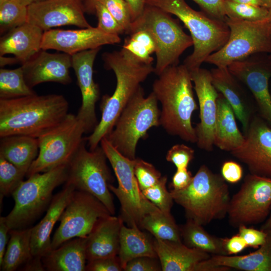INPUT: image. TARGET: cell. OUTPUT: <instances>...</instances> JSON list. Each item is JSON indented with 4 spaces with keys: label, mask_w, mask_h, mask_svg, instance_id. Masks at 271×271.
<instances>
[{
    "label": "cell",
    "mask_w": 271,
    "mask_h": 271,
    "mask_svg": "<svg viewBox=\"0 0 271 271\" xmlns=\"http://www.w3.org/2000/svg\"><path fill=\"white\" fill-rule=\"evenodd\" d=\"M225 22L230 30L228 39L205 62L217 67H228L252 55L271 53V23L267 19L247 21L226 17Z\"/></svg>",
    "instance_id": "8fae6325"
},
{
    "label": "cell",
    "mask_w": 271,
    "mask_h": 271,
    "mask_svg": "<svg viewBox=\"0 0 271 271\" xmlns=\"http://www.w3.org/2000/svg\"><path fill=\"white\" fill-rule=\"evenodd\" d=\"M119 36L107 34L97 27L80 30L51 29L44 33L42 49H54L73 55L105 45L120 43Z\"/></svg>",
    "instance_id": "d6986e66"
},
{
    "label": "cell",
    "mask_w": 271,
    "mask_h": 271,
    "mask_svg": "<svg viewBox=\"0 0 271 271\" xmlns=\"http://www.w3.org/2000/svg\"><path fill=\"white\" fill-rule=\"evenodd\" d=\"M267 19L271 23V8L268 9V14Z\"/></svg>",
    "instance_id": "94428289"
},
{
    "label": "cell",
    "mask_w": 271,
    "mask_h": 271,
    "mask_svg": "<svg viewBox=\"0 0 271 271\" xmlns=\"http://www.w3.org/2000/svg\"><path fill=\"white\" fill-rule=\"evenodd\" d=\"M87 238L77 237L50 250L41 260L48 271H84L87 262L86 253Z\"/></svg>",
    "instance_id": "83f0119b"
},
{
    "label": "cell",
    "mask_w": 271,
    "mask_h": 271,
    "mask_svg": "<svg viewBox=\"0 0 271 271\" xmlns=\"http://www.w3.org/2000/svg\"><path fill=\"white\" fill-rule=\"evenodd\" d=\"M167 181L166 176L162 177L155 185L142 191L144 196L161 211L171 213L174 200L166 188Z\"/></svg>",
    "instance_id": "ab89813d"
},
{
    "label": "cell",
    "mask_w": 271,
    "mask_h": 271,
    "mask_svg": "<svg viewBox=\"0 0 271 271\" xmlns=\"http://www.w3.org/2000/svg\"><path fill=\"white\" fill-rule=\"evenodd\" d=\"M95 13L98 19L97 27L102 31L108 34L117 36L125 33L123 28L98 1L95 6Z\"/></svg>",
    "instance_id": "7bdbcfd3"
},
{
    "label": "cell",
    "mask_w": 271,
    "mask_h": 271,
    "mask_svg": "<svg viewBox=\"0 0 271 271\" xmlns=\"http://www.w3.org/2000/svg\"><path fill=\"white\" fill-rule=\"evenodd\" d=\"M100 48L90 49L72 55V68L75 73L82 96V103L78 118L83 123L85 133L92 132L98 122L95 112V105L99 99L98 85L93 78V67Z\"/></svg>",
    "instance_id": "ac0fdd59"
},
{
    "label": "cell",
    "mask_w": 271,
    "mask_h": 271,
    "mask_svg": "<svg viewBox=\"0 0 271 271\" xmlns=\"http://www.w3.org/2000/svg\"><path fill=\"white\" fill-rule=\"evenodd\" d=\"M154 248L163 271H194L196 266L211 254L186 246L182 241L155 238Z\"/></svg>",
    "instance_id": "484cf974"
},
{
    "label": "cell",
    "mask_w": 271,
    "mask_h": 271,
    "mask_svg": "<svg viewBox=\"0 0 271 271\" xmlns=\"http://www.w3.org/2000/svg\"><path fill=\"white\" fill-rule=\"evenodd\" d=\"M75 189L66 182L63 189L53 196L42 220L32 228L31 249L33 257L42 258L51 250V234L56 223L68 203Z\"/></svg>",
    "instance_id": "603a6c76"
},
{
    "label": "cell",
    "mask_w": 271,
    "mask_h": 271,
    "mask_svg": "<svg viewBox=\"0 0 271 271\" xmlns=\"http://www.w3.org/2000/svg\"><path fill=\"white\" fill-rule=\"evenodd\" d=\"M26 174V172L0 157L1 200L4 196L12 195Z\"/></svg>",
    "instance_id": "f35d334b"
},
{
    "label": "cell",
    "mask_w": 271,
    "mask_h": 271,
    "mask_svg": "<svg viewBox=\"0 0 271 271\" xmlns=\"http://www.w3.org/2000/svg\"><path fill=\"white\" fill-rule=\"evenodd\" d=\"M199 105L200 122L195 127L199 148L207 152L213 149L214 134L219 92L212 81L211 72L199 68L190 71Z\"/></svg>",
    "instance_id": "2e32d148"
},
{
    "label": "cell",
    "mask_w": 271,
    "mask_h": 271,
    "mask_svg": "<svg viewBox=\"0 0 271 271\" xmlns=\"http://www.w3.org/2000/svg\"><path fill=\"white\" fill-rule=\"evenodd\" d=\"M44 33L28 22L12 29L1 38L0 56L12 54L23 64L42 49Z\"/></svg>",
    "instance_id": "cb8c5ba5"
},
{
    "label": "cell",
    "mask_w": 271,
    "mask_h": 271,
    "mask_svg": "<svg viewBox=\"0 0 271 271\" xmlns=\"http://www.w3.org/2000/svg\"><path fill=\"white\" fill-rule=\"evenodd\" d=\"M112 15L128 34L132 24L128 6L125 0H98Z\"/></svg>",
    "instance_id": "b9f144b4"
},
{
    "label": "cell",
    "mask_w": 271,
    "mask_h": 271,
    "mask_svg": "<svg viewBox=\"0 0 271 271\" xmlns=\"http://www.w3.org/2000/svg\"><path fill=\"white\" fill-rule=\"evenodd\" d=\"M124 222L120 216L113 215L101 219L87 237V260L115 256L119 247L121 227Z\"/></svg>",
    "instance_id": "d4e9b609"
},
{
    "label": "cell",
    "mask_w": 271,
    "mask_h": 271,
    "mask_svg": "<svg viewBox=\"0 0 271 271\" xmlns=\"http://www.w3.org/2000/svg\"><path fill=\"white\" fill-rule=\"evenodd\" d=\"M85 141L68 165L66 182L76 190L96 197L113 215L115 209L109 188L113 177L106 163L107 157L101 146L88 151Z\"/></svg>",
    "instance_id": "7c38bea8"
},
{
    "label": "cell",
    "mask_w": 271,
    "mask_h": 271,
    "mask_svg": "<svg viewBox=\"0 0 271 271\" xmlns=\"http://www.w3.org/2000/svg\"><path fill=\"white\" fill-rule=\"evenodd\" d=\"M68 165L35 174L21 183L12 195L14 206L5 217L10 230L29 227L47 210L53 197V191L67 181Z\"/></svg>",
    "instance_id": "8992f818"
},
{
    "label": "cell",
    "mask_w": 271,
    "mask_h": 271,
    "mask_svg": "<svg viewBox=\"0 0 271 271\" xmlns=\"http://www.w3.org/2000/svg\"><path fill=\"white\" fill-rule=\"evenodd\" d=\"M110 215L96 197L75 190L59 219L60 225L51 240V250L70 239L87 238L101 219Z\"/></svg>",
    "instance_id": "5bb4252c"
},
{
    "label": "cell",
    "mask_w": 271,
    "mask_h": 271,
    "mask_svg": "<svg viewBox=\"0 0 271 271\" xmlns=\"http://www.w3.org/2000/svg\"><path fill=\"white\" fill-rule=\"evenodd\" d=\"M122 48L128 51L141 61L152 64L151 55L155 53L157 46L152 35L145 29H138L124 40Z\"/></svg>",
    "instance_id": "d590c367"
},
{
    "label": "cell",
    "mask_w": 271,
    "mask_h": 271,
    "mask_svg": "<svg viewBox=\"0 0 271 271\" xmlns=\"http://www.w3.org/2000/svg\"><path fill=\"white\" fill-rule=\"evenodd\" d=\"M194 150L184 144H176L171 148L166 155L167 161L173 163L177 169L188 168L194 158Z\"/></svg>",
    "instance_id": "ee69618b"
},
{
    "label": "cell",
    "mask_w": 271,
    "mask_h": 271,
    "mask_svg": "<svg viewBox=\"0 0 271 271\" xmlns=\"http://www.w3.org/2000/svg\"><path fill=\"white\" fill-rule=\"evenodd\" d=\"M69 104L60 94L0 99V138L20 134L38 138L62 121Z\"/></svg>",
    "instance_id": "3957f363"
},
{
    "label": "cell",
    "mask_w": 271,
    "mask_h": 271,
    "mask_svg": "<svg viewBox=\"0 0 271 271\" xmlns=\"http://www.w3.org/2000/svg\"><path fill=\"white\" fill-rule=\"evenodd\" d=\"M190 72L183 64L165 69L153 84L162 106L160 123L170 134L196 143L192 116L198 107L195 100Z\"/></svg>",
    "instance_id": "7a4b0ae2"
},
{
    "label": "cell",
    "mask_w": 271,
    "mask_h": 271,
    "mask_svg": "<svg viewBox=\"0 0 271 271\" xmlns=\"http://www.w3.org/2000/svg\"><path fill=\"white\" fill-rule=\"evenodd\" d=\"M85 12L82 0H42L28 7L27 22L44 32L65 25L90 28Z\"/></svg>",
    "instance_id": "e0dca14e"
},
{
    "label": "cell",
    "mask_w": 271,
    "mask_h": 271,
    "mask_svg": "<svg viewBox=\"0 0 271 271\" xmlns=\"http://www.w3.org/2000/svg\"><path fill=\"white\" fill-rule=\"evenodd\" d=\"M158 99L152 92L145 96L141 86L125 106L113 129L106 137L123 156L134 160L139 141L147 136L148 130L160 125L161 111Z\"/></svg>",
    "instance_id": "52a82bcc"
},
{
    "label": "cell",
    "mask_w": 271,
    "mask_h": 271,
    "mask_svg": "<svg viewBox=\"0 0 271 271\" xmlns=\"http://www.w3.org/2000/svg\"><path fill=\"white\" fill-rule=\"evenodd\" d=\"M146 5L176 16L190 32L193 51L185 59L189 71L200 68L207 58L227 42L230 30L225 21L191 8L185 0H147Z\"/></svg>",
    "instance_id": "5b68a950"
},
{
    "label": "cell",
    "mask_w": 271,
    "mask_h": 271,
    "mask_svg": "<svg viewBox=\"0 0 271 271\" xmlns=\"http://www.w3.org/2000/svg\"><path fill=\"white\" fill-rule=\"evenodd\" d=\"M10 229L8 226L5 217L0 218V263L2 262L8 243V236Z\"/></svg>",
    "instance_id": "f5cc1de1"
},
{
    "label": "cell",
    "mask_w": 271,
    "mask_h": 271,
    "mask_svg": "<svg viewBox=\"0 0 271 271\" xmlns=\"http://www.w3.org/2000/svg\"><path fill=\"white\" fill-rule=\"evenodd\" d=\"M36 94L27 83L22 67L0 69V99H8Z\"/></svg>",
    "instance_id": "e575fe53"
},
{
    "label": "cell",
    "mask_w": 271,
    "mask_h": 271,
    "mask_svg": "<svg viewBox=\"0 0 271 271\" xmlns=\"http://www.w3.org/2000/svg\"><path fill=\"white\" fill-rule=\"evenodd\" d=\"M134 174L142 191L155 185L162 177L152 164L140 158L135 160Z\"/></svg>",
    "instance_id": "60d3db41"
},
{
    "label": "cell",
    "mask_w": 271,
    "mask_h": 271,
    "mask_svg": "<svg viewBox=\"0 0 271 271\" xmlns=\"http://www.w3.org/2000/svg\"><path fill=\"white\" fill-rule=\"evenodd\" d=\"M157 258L142 256L135 258L126 264L124 271H159L162 270L161 264Z\"/></svg>",
    "instance_id": "c3c4849f"
},
{
    "label": "cell",
    "mask_w": 271,
    "mask_h": 271,
    "mask_svg": "<svg viewBox=\"0 0 271 271\" xmlns=\"http://www.w3.org/2000/svg\"><path fill=\"white\" fill-rule=\"evenodd\" d=\"M249 173L271 178V126L261 117L252 118L242 145L230 152Z\"/></svg>",
    "instance_id": "9a60e30c"
},
{
    "label": "cell",
    "mask_w": 271,
    "mask_h": 271,
    "mask_svg": "<svg viewBox=\"0 0 271 271\" xmlns=\"http://www.w3.org/2000/svg\"><path fill=\"white\" fill-rule=\"evenodd\" d=\"M170 192L174 201L184 209L186 218L203 226L227 216L231 198L229 186L221 174L205 165L199 167L187 187Z\"/></svg>",
    "instance_id": "277c9868"
},
{
    "label": "cell",
    "mask_w": 271,
    "mask_h": 271,
    "mask_svg": "<svg viewBox=\"0 0 271 271\" xmlns=\"http://www.w3.org/2000/svg\"><path fill=\"white\" fill-rule=\"evenodd\" d=\"M270 54H271V53H270Z\"/></svg>",
    "instance_id": "6125c7cd"
},
{
    "label": "cell",
    "mask_w": 271,
    "mask_h": 271,
    "mask_svg": "<svg viewBox=\"0 0 271 271\" xmlns=\"http://www.w3.org/2000/svg\"><path fill=\"white\" fill-rule=\"evenodd\" d=\"M229 1L235 3L250 4L256 6H262V3L260 0H224ZM263 7V6H262Z\"/></svg>",
    "instance_id": "9f6ffc18"
},
{
    "label": "cell",
    "mask_w": 271,
    "mask_h": 271,
    "mask_svg": "<svg viewBox=\"0 0 271 271\" xmlns=\"http://www.w3.org/2000/svg\"><path fill=\"white\" fill-rule=\"evenodd\" d=\"M179 226L182 241L186 246L211 255H229L226 246L227 238L210 234L203 225L190 219Z\"/></svg>",
    "instance_id": "1f68e13d"
},
{
    "label": "cell",
    "mask_w": 271,
    "mask_h": 271,
    "mask_svg": "<svg viewBox=\"0 0 271 271\" xmlns=\"http://www.w3.org/2000/svg\"><path fill=\"white\" fill-rule=\"evenodd\" d=\"M20 3L23 5L28 7L31 4L42 0H18Z\"/></svg>",
    "instance_id": "680465c9"
},
{
    "label": "cell",
    "mask_w": 271,
    "mask_h": 271,
    "mask_svg": "<svg viewBox=\"0 0 271 271\" xmlns=\"http://www.w3.org/2000/svg\"><path fill=\"white\" fill-rule=\"evenodd\" d=\"M123 270L118 256L99 258L88 261L87 271H121Z\"/></svg>",
    "instance_id": "f6af8a7d"
},
{
    "label": "cell",
    "mask_w": 271,
    "mask_h": 271,
    "mask_svg": "<svg viewBox=\"0 0 271 271\" xmlns=\"http://www.w3.org/2000/svg\"><path fill=\"white\" fill-rule=\"evenodd\" d=\"M228 68L237 80L248 88L256 101L260 117L271 126L270 67L262 61L248 57L232 63Z\"/></svg>",
    "instance_id": "ffe728a7"
},
{
    "label": "cell",
    "mask_w": 271,
    "mask_h": 271,
    "mask_svg": "<svg viewBox=\"0 0 271 271\" xmlns=\"http://www.w3.org/2000/svg\"><path fill=\"white\" fill-rule=\"evenodd\" d=\"M117 256L123 270L130 260L139 257L158 258L154 242L137 225L126 226L122 224L119 236V247Z\"/></svg>",
    "instance_id": "4dcf8cb0"
},
{
    "label": "cell",
    "mask_w": 271,
    "mask_h": 271,
    "mask_svg": "<svg viewBox=\"0 0 271 271\" xmlns=\"http://www.w3.org/2000/svg\"><path fill=\"white\" fill-rule=\"evenodd\" d=\"M139 226L148 231L156 239L182 241L180 226L171 213H165L160 209L149 213L142 219Z\"/></svg>",
    "instance_id": "836d02e7"
},
{
    "label": "cell",
    "mask_w": 271,
    "mask_h": 271,
    "mask_svg": "<svg viewBox=\"0 0 271 271\" xmlns=\"http://www.w3.org/2000/svg\"><path fill=\"white\" fill-rule=\"evenodd\" d=\"M271 210V178L249 173L231 197L227 216L232 227L264 222Z\"/></svg>",
    "instance_id": "4fadbf2b"
},
{
    "label": "cell",
    "mask_w": 271,
    "mask_h": 271,
    "mask_svg": "<svg viewBox=\"0 0 271 271\" xmlns=\"http://www.w3.org/2000/svg\"><path fill=\"white\" fill-rule=\"evenodd\" d=\"M260 229L265 232L271 230V210L268 216L261 226Z\"/></svg>",
    "instance_id": "6f0895ef"
},
{
    "label": "cell",
    "mask_w": 271,
    "mask_h": 271,
    "mask_svg": "<svg viewBox=\"0 0 271 271\" xmlns=\"http://www.w3.org/2000/svg\"><path fill=\"white\" fill-rule=\"evenodd\" d=\"M262 6L267 9L271 8V0H260Z\"/></svg>",
    "instance_id": "91938a15"
},
{
    "label": "cell",
    "mask_w": 271,
    "mask_h": 271,
    "mask_svg": "<svg viewBox=\"0 0 271 271\" xmlns=\"http://www.w3.org/2000/svg\"><path fill=\"white\" fill-rule=\"evenodd\" d=\"M210 72L213 84L229 103L245 133L252 118V109L237 79L228 67H216Z\"/></svg>",
    "instance_id": "4316f807"
},
{
    "label": "cell",
    "mask_w": 271,
    "mask_h": 271,
    "mask_svg": "<svg viewBox=\"0 0 271 271\" xmlns=\"http://www.w3.org/2000/svg\"><path fill=\"white\" fill-rule=\"evenodd\" d=\"M28 7L18 0H0V32L3 34L27 21Z\"/></svg>",
    "instance_id": "8d00e7d4"
},
{
    "label": "cell",
    "mask_w": 271,
    "mask_h": 271,
    "mask_svg": "<svg viewBox=\"0 0 271 271\" xmlns=\"http://www.w3.org/2000/svg\"><path fill=\"white\" fill-rule=\"evenodd\" d=\"M238 234L245 241L248 246L257 248L266 240L267 232L257 230L248 226L242 225L238 227Z\"/></svg>",
    "instance_id": "bcb514c9"
},
{
    "label": "cell",
    "mask_w": 271,
    "mask_h": 271,
    "mask_svg": "<svg viewBox=\"0 0 271 271\" xmlns=\"http://www.w3.org/2000/svg\"><path fill=\"white\" fill-rule=\"evenodd\" d=\"M193 178L188 168L177 169L170 184L172 190H181L186 188L190 185Z\"/></svg>",
    "instance_id": "f907efd6"
},
{
    "label": "cell",
    "mask_w": 271,
    "mask_h": 271,
    "mask_svg": "<svg viewBox=\"0 0 271 271\" xmlns=\"http://www.w3.org/2000/svg\"><path fill=\"white\" fill-rule=\"evenodd\" d=\"M32 228L11 229L10 239L0 263L3 271H15L33 257L31 249Z\"/></svg>",
    "instance_id": "d6a6232c"
},
{
    "label": "cell",
    "mask_w": 271,
    "mask_h": 271,
    "mask_svg": "<svg viewBox=\"0 0 271 271\" xmlns=\"http://www.w3.org/2000/svg\"><path fill=\"white\" fill-rule=\"evenodd\" d=\"M221 175L226 182L235 184L241 180L243 169L239 163L233 161H227L221 166Z\"/></svg>",
    "instance_id": "681fc988"
},
{
    "label": "cell",
    "mask_w": 271,
    "mask_h": 271,
    "mask_svg": "<svg viewBox=\"0 0 271 271\" xmlns=\"http://www.w3.org/2000/svg\"><path fill=\"white\" fill-rule=\"evenodd\" d=\"M235 117L229 103L219 93L214 145L221 150L230 152L240 147L244 141V136L238 127Z\"/></svg>",
    "instance_id": "f1b7e54d"
},
{
    "label": "cell",
    "mask_w": 271,
    "mask_h": 271,
    "mask_svg": "<svg viewBox=\"0 0 271 271\" xmlns=\"http://www.w3.org/2000/svg\"><path fill=\"white\" fill-rule=\"evenodd\" d=\"M202 11L210 17L225 21L227 17L224 8V0H192Z\"/></svg>",
    "instance_id": "7dc6e473"
},
{
    "label": "cell",
    "mask_w": 271,
    "mask_h": 271,
    "mask_svg": "<svg viewBox=\"0 0 271 271\" xmlns=\"http://www.w3.org/2000/svg\"><path fill=\"white\" fill-rule=\"evenodd\" d=\"M84 133L82 122L76 115L68 113L58 125L37 138L39 154L26 177L68 165L85 140Z\"/></svg>",
    "instance_id": "30bf717a"
},
{
    "label": "cell",
    "mask_w": 271,
    "mask_h": 271,
    "mask_svg": "<svg viewBox=\"0 0 271 271\" xmlns=\"http://www.w3.org/2000/svg\"><path fill=\"white\" fill-rule=\"evenodd\" d=\"M102 59L105 67L112 70L116 85L111 96H103L101 119L91 134L86 138L89 150L96 149L101 140L112 131L121 112L148 76L154 72L152 64L139 60L127 50L105 52Z\"/></svg>",
    "instance_id": "6da1fadb"
},
{
    "label": "cell",
    "mask_w": 271,
    "mask_h": 271,
    "mask_svg": "<svg viewBox=\"0 0 271 271\" xmlns=\"http://www.w3.org/2000/svg\"><path fill=\"white\" fill-rule=\"evenodd\" d=\"M85 11L89 13H95V6L98 0H82Z\"/></svg>",
    "instance_id": "11a10c76"
},
{
    "label": "cell",
    "mask_w": 271,
    "mask_h": 271,
    "mask_svg": "<svg viewBox=\"0 0 271 271\" xmlns=\"http://www.w3.org/2000/svg\"><path fill=\"white\" fill-rule=\"evenodd\" d=\"M227 17L247 21H259L267 19L268 9L250 4L224 1Z\"/></svg>",
    "instance_id": "74e56055"
},
{
    "label": "cell",
    "mask_w": 271,
    "mask_h": 271,
    "mask_svg": "<svg viewBox=\"0 0 271 271\" xmlns=\"http://www.w3.org/2000/svg\"><path fill=\"white\" fill-rule=\"evenodd\" d=\"M226 246L229 255H230L236 254L241 252L248 245L244 239L237 234L227 238Z\"/></svg>",
    "instance_id": "816d5d0a"
},
{
    "label": "cell",
    "mask_w": 271,
    "mask_h": 271,
    "mask_svg": "<svg viewBox=\"0 0 271 271\" xmlns=\"http://www.w3.org/2000/svg\"><path fill=\"white\" fill-rule=\"evenodd\" d=\"M39 151L37 138L20 134L1 138L0 157L27 173Z\"/></svg>",
    "instance_id": "f546056e"
},
{
    "label": "cell",
    "mask_w": 271,
    "mask_h": 271,
    "mask_svg": "<svg viewBox=\"0 0 271 271\" xmlns=\"http://www.w3.org/2000/svg\"><path fill=\"white\" fill-rule=\"evenodd\" d=\"M103 150L116 176L117 187L109 185L121 206L120 217L128 226L139 227L142 219L147 214L159 209L143 195L134 174L135 160L121 155L106 137L100 141Z\"/></svg>",
    "instance_id": "9c48e42d"
},
{
    "label": "cell",
    "mask_w": 271,
    "mask_h": 271,
    "mask_svg": "<svg viewBox=\"0 0 271 271\" xmlns=\"http://www.w3.org/2000/svg\"><path fill=\"white\" fill-rule=\"evenodd\" d=\"M72 56L65 53H51L41 49L22 64L24 77L31 87L47 82L66 85L72 82L69 69Z\"/></svg>",
    "instance_id": "44dd1931"
},
{
    "label": "cell",
    "mask_w": 271,
    "mask_h": 271,
    "mask_svg": "<svg viewBox=\"0 0 271 271\" xmlns=\"http://www.w3.org/2000/svg\"><path fill=\"white\" fill-rule=\"evenodd\" d=\"M140 29L150 32L155 41L154 73L158 76L167 67L178 65L182 54L193 45L191 36L179 23L170 14L155 7L146 5L142 15L132 22L128 34Z\"/></svg>",
    "instance_id": "ba28073f"
},
{
    "label": "cell",
    "mask_w": 271,
    "mask_h": 271,
    "mask_svg": "<svg viewBox=\"0 0 271 271\" xmlns=\"http://www.w3.org/2000/svg\"><path fill=\"white\" fill-rule=\"evenodd\" d=\"M125 1L128 6L132 22H133L142 15L147 5V0H125Z\"/></svg>",
    "instance_id": "db71d44e"
},
{
    "label": "cell",
    "mask_w": 271,
    "mask_h": 271,
    "mask_svg": "<svg viewBox=\"0 0 271 271\" xmlns=\"http://www.w3.org/2000/svg\"><path fill=\"white\" fill-rule=\"evenodd\" d=\"M264 243L255 251L243 255H212L199 262L194 271H271V230Z\"/></svg>",
    "instance_id": "7402d4cb"
}]
</instances>
